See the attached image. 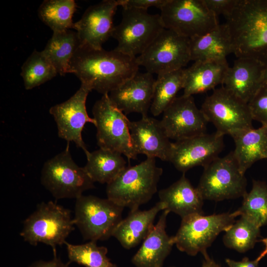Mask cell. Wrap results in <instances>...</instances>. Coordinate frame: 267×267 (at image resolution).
<instances>
[{
  "mask_svg": "<svg viewBox=\"0 0 267 267\" xmlns=\"http://www.w3.org/2000/svg\"><path fill=\"white\" fill-rule=\"evenodd\" d=\"M208 8L218 17L222 15L225 18L232 12L237 0H203Z\"/></svg>",
  "mask_w": 267,
  "mask_h": 267,
  "instance_id": "cell-36",
  "label": "cell"
},
{
  "mask_svg": "<svg viewBox=\"0 0 267 267\" xmlns=\"http://www.w3.org/2000/svg\"><path fill=\"white\" fill-rule=\"evenodd\" d=\"M97 143L100 148L118 152L129 161L136 159L131 143L130 120L111 101L109 93L102 95L92 108Z\"/></svg>",
  "mask_w": 267,
  "mask_h": 267,
  "instance_id": "cell-12",
  "label": "cell"
},
{
  "mask_svg": "<svg viewBox=\"0 0 267 267\" xmlns=\"http://www.w3.org/2000/svg\"><path fill=\"white\" fill-rule=\"evenodd\" d=\"M91 89L81 84L76 92L67 100L52 106L49 113L56 122L59 137L68 142H74L81 148L86 156L89 153L82 135V131L87 123L95 125L94 118H90L87 113L86 102Z\"/></svg>",
  "mask_w": 267,
  "mask_h": 267,
  "instance_id": "cell-14",
  "label": "cell"
},
{
  "mask_svg": "<svg viewBox=\"0 0 267 267\" xmlns=\"http://www.w3.org/2000/svg\"><path fill=\"white\" fill-rule=\"evenodd\" d=\"M184 84V69L158 75L150 108L152 114L157 116L163 113L183 89Z\"/></svg>",
  "mask_w": 267,
  "mask_h": 267,
  "instance_id": "cell-29",
  "label": "cell"
},
{
  "mask_svg": "<svg viewBox=\"0 0 267 267\" xmlns=\"http://www.w3.org/2000/svg\"><path fill=\"white\" fill-rule=\"evenodd\" d=\"M242 205L237 210L239 216H244L261 227L267 224V184L253 180L249 193L243 197Z\"/></svg>",
  "mask_w": 267,
  "mask_h": 267,
  "instance_id": "cell-32",
  "label": "cell"
},
{
  "mask_svg": "<svg viewBox=\"0 0 267 267\" xmlns=\"http://www.w3.org/2000/svg\"><path fill=\"white\" fill-rule=\"evenodd\" d=\"M124 208L107 198L82 195L76 199L74 224L84 239L106 240L123 219Z\"/></svg>",
  "mask_w": 267,
  "mask_h": 267,
  "instance_id": "cell-7",
  "label": "cell"
},
{
  "mask_svg": "<svg viewBox=\"0 0 267 267\" xmlns=\"http://www.w3.org/2000/svg\"><path fill=\"white\" fill-rule=\"evenodd\" d=\"M225 262L228 267H258L259 262L256 259L250 260L248 258L245 257L240 261L226 259Z\"/></svg>",
  "mask_w": 267,
  "mask_h": 267,
  "instance_id": "cell-39",
  "label": "cell"
},
{
  "mask_svg": "<svg viewBox=\"0 0 267 267\" xmlns=\"http://www.w3.org/2000/svg\"><path fill=\"white\" fill-rule=\"evenodd\" d=\"M156 80L148 72H137L109 94L111 102L125 115L147 116L152 103Z\"/></svg>",
  "mask_w": 267,
  "mask_h": 267,
  "instance_id": "cell-18",
  "label": "cell"
},
{
  "mask_svg": "<svg viewBox=\"0 0 267 267\" xmlns=\"http://www.w3.org/2000/svg\"><path fill=\"white\" fill-rule=\"evenodd\" d=\"M233 53L267 65V0H237L225 18Z\"/></svg>",
  "mask_w": 267,
  "mask_h": 267,
  "instance_id": "cell-2",
  "label": "cell"
},
{
  "mask_svg": "<svg viewBox=\"0 0 267 267\" xmlns=\"http://www.w3.org/2000/svg\"><path fill=\"white\" fill-rule=\"evenodd\" d=\"M239 217L237 212L204 216L193 214L181 219L180 225L173 236L178 249L194 256L207 251L218 235L226 231Z\"/></svg>",
  "mask_w": 267,
  "mask_h": 267,
  "instance_id": "cell-8",
  "label": "cell"
},
{
  "mask_svg": "<svg viewBox=\"0 0 267 267\" xmlns=\"http://www.w3.org/2000/svg\"><path fill=\"white\" fill-rule=\"evenodd\" d=\"M201 110L208 122L215 126L216 132L223 135L232 137L253 128L248 103L222 86L207 96Z\"/></svg>",
  "mask_w": 267,
  "mask_h": 267,
  "instance_id": "cell-10",
  "label": "cell"
},
{
  "mask_svg": "<svg viewBox=\"0 0 267 267\" xmlns=\"http://www.w3.org/2000/svg\"><path fill=\"white\" fill-rule=\"evenodd\" d=\"M162 173L154 158H147L137 165L127 166L107 184V198L130 211L138 209L156 193Z\"/></svg>",
  "mask_w": 267,
  "mask_h": 267,
  "instance_id": "cell-3",
  "label": "cell"
},
{
  "mask_svg": "<svg viewBox=\"0 0 267 267\" xmlns=\"http://www.w3.org/2000/svg\"><path fill=\"white\" fill-rule=\"evenodd\" d=\"M253 120L267 125V82L264 81L256 93L248 103Z\"/></svg>",
  "mask_w": 267,
  "mask_h": 267,
  "instance_id": "cell-35",
  "label": "cell"
},
{
  "mask_svg": "<svg viewBox=\"0 0 267 267\" xmlns=\"http://www.w3.org/2000/svg\"><path fill=\"white\" fill-rule=\"evenodd\" d=\"M260 241L264 244L265 248L256 259L258 262H260L264 257L267 255V237L264 238Z\"/></svg>",
  "mask_w": 267,
  "mask_h": 267,
  "instance_id": "cell-41",
  "label": "cell"
},
{
  "mask_svg": "<svg viewBox=\"0 0 267 267\" xmlns=\"http://www.w3.org/2000/svg\"><path fill=\"white\" fill-rule=\"evenodd\" d=\"M21 75L26 89H31L55 77L57 72L43 51L35 50L22 66Z\"/></svg>",
  "mask_w": 267,
  "mask_h": 267,
  "instance_id": "cell-33",
  "label": "cell"
},
{
  "mask_svg": "<svg viewBox=\"0 0 267 267\" xmlns=\"http://www.w3.org/2000/svg\"><path fill=\"white\" fill-rule=\"evenodd\" d=\"M95 241L82 244H65L69 263L75 262L85 267H118L107 256L108 249L99 246Z\"/></svg>",
  "mask_w": 267,
  "mask_h": 267,
  "instance_id": "cell-34",
  "label": "cell"
},
{
  "mask_svg": "<svg viewBox=\"0 0 267 267\" xmlns=\"http://www.w3.org/2000/svg\"><path fill=\"white\" fill-rule=\"evenodd\" d=\"M265 67L256 60L237 58L229 67L222 86L248 103L264 82Z\"/></svg>",
  "mask_w": 267,
  "mask_h": 267,
  "instance_id": "cell-20",
  "label": "cell"
},
{
  "mask_svg": "<svg viewBox=\"0 0 267 267\" xmlns=\"http://www.w3.org/2000/svg\"><path fill=\"white\" fill-rule=\"evenodd\" d=\"M160 9L164 28L188 39L204 35L220 25L218 16L203 0H168Z\"/></svg>",
  "mask_w": 267,
  "mask_h": 267,
  "instance_id": "cell-11",
  "label": "cell"
},
{
  "mask_svg": "<svg viewBox=\"0 0 267 267\" xmlns=\"http://www.w3.org/2000/svg\"><path fill=\"white\" fill-rule=\"evenodd\" d=\"M202 254L204 258L202 267H221L209 256L207 251L203 252Z\"/></svg>",
  "mask_w": 267,
  "mask_h": 267,
  "instance_id": "cell-40",
  "label": "cell"
},
{
  "mask_svg": "<svg viewBox=\"0 0 267 267\" xmlns=\"http://www.w3.org/2000/svg\"><path fill=\"white\" fill-rule=\"evenodd\" d=\"M223 136L216 132L172 142L169 162L183 173L196 166L204 167L219 157L224 147Z\"/></svg>",
  "mask_w": 267,
  "mask_h": 267,
  "instance_id": "cell-16",
  "label": "cell"
},
{
  "mask_svg": "<svg viewBox=\"0 0 267 267\" xmlns=\"http://www.w3.org/2000/svg\"><path fill=\"white\" fill-rule=\"evenodd\" d=\"M136 59L152 74L183 69L191 61L189 39L165 28Z\"/></svg>",
  "mask_w": 267,
  "mask_h": 267,
  "instance_id": "cell-13",
  "label": "cell"
},
{
  "mask_svg": "<svg viewBox=\"0 0 267 267\" xmlns=\"http://www.w3.org/2000/svg\"><path fill=\"white\" fill-rule=\"evenodd\" d=\"M118 6L119 0H104L86 10L74 27L81 44L96 49L102 48L103 44L112 37L115 27L113 17Z\"/></svg>",
  "mask_w": 267,
  "mask_h": 267,
  "instance_id": "cell-17",
  "label": "cell"
},
{
  "mask_svg": "<svg viewBox=\"0 0 267 267\" xmlns=\"http://www.w3.org/2000/svg\"><path fill=\"white\" fill-rule=\"evenodd\" d=\"M264 81L267 82V65L265 66L264 72Z\"/></svg>",
  "mask_w": 267,
  "mask_h": 267,
  "instance_id": "cell-42",
  "label": "cell"
},
{
  "mask_svg": "<svg viewBox=\"0 0 267 267\" xmlns=\"http://www.w3.org/2000/svg\"><path fill=\"white\" fill-rule=\"evenodd\" d=\"M191 60L207 61L226 59L233 53L228 29L224 23L211 31L189 39Z\"/></svg>",
  "mask_w": 267,
  "mask_h": 267,
  "instance_id": "cell-25",
  "label": "cell"
},
{
  "mask_svg": "<svg viewBox=\"0 0 267 267\" xmlns=\"http://www.w3.org/2000/svg\"><path fill=\"white\" fill-rule=\"evenodd\" d=\"M129 129L133 148L137 156L142 154L147 158L157 157L169 161L172 142L166 135L160 122L148 115L140 120L130 121Z\"/></svg>",
  "mask_w": 267,
  "mask_h": 267,
  "instance_id": "cell-19",
  "label": "cell"
},
{
  "mask_svg": "<svg viewBox=\"0 0 267 267\" xmlns=\"http://www.w3.org/2000/svg\"><path fill=\"white\" fill-rule=\"evenodd\" d=\"M42 184L56 199L78 198L94 188V181L84 167L72 158L69 142L65 149L46 161L42 169Z\"/></svg>",
  "mask_w": 267,
  "mask_h": 267,
  "instance_id": "cell-5",
  "label": "cell"
},
{
  "mask_svg": "<svg viewBox=\"0 0 267 267\" xmlns=\"http://www.w3.org/2000/svg\"><path fill=\"white\" fill-rule=\"evenodd\" d=\"M165 209V203L159 201L147 210L138 209L130 211L127 217L122 219L117 225L112 236L126 249L135 247L150 233L158 213Z\"/></svg>",
  "mask_w": 267,
  "mask_h": 267,
  "instance_id": "cell-22",
  "label": "cell"
},
{
  "mask_svg": "<svg viewBox=\"0 0 267 267\" xmlns=\"http://www.w3.org/2000/svg\"><path fill=\"white\" fill-rule=\"evenodd\" d=\"M138 67L136 57L81 44L70 61V73L103 95L134 76Z\"/></svg>",
  "mask_w": 267,
  "mask_h": 267,
  "instance_id": "cell-1",
  "label": "cell"
},
{
  "mask_svg": "<svg viewBox=\"0 0 267 267\" xmlns=\"http://www.w3.org/2000/svg\"><path fill=\"white\" fill-rule=\"evenodd\" d=\"M81 45L77 32L71 30L55 32L42 51L55 67L57 74L70 73V63Z\"/></svg>",
  "mask_w": 267,
  "mask_h": 267,
  "instance_id": "cell-27",
  "label": "cell"
},
{
  "mask_svg": "<svg viewBox=\"0 0 267 267\" xmlns=\"http://www.w3.org/2000/svg\"><path fill=\"white\" fill-rule=\"evenodd\" d=\"M163 114L160 122L169 139L177 141L206 133L208 122L193 96L177 97Z\"/></svg>",
  "mask_w": 267,
  "mask_h": 267,
  "instance_id": "cell-15",
  "label": "cell"
},
{
  "mask_svg": "<svg viewBox=\"0 0 267 267\" xmlns=\"http://www.w3.org/2000/svg\"><path fill=\"white\" fill-rule=\"evenodd\" d=\"M204 168L196 187L204 200L236 199L247 193L245 175L240 171L232 152L217 157Z\"/></svg>",
  "mask_w": 267,
  "mask_h": 267,
  "instance_id": "cell-9",
  "label": "cell"
},
{
  "mask_svg": "<svg viewBox=\"0 0 267 267\" xmlns=\"http://www.w3.org/2000/svg\"></svg>",
  "mask_w": 267,
  "mask_h": 267,
  "instance_id": "cell-43",
  "label": "cell"
},
{
  "mask_svg": "<svg viewBox=\"0 0 267 267\" xmlns=\"http://www.w3.org/2000/svg\"><path fill=\"white\" fill-rule=\"evenodd\" d=\"M122 155L118 152L99 148L86 156L87 163L84 168L94 182L107 184L127 167Z\"/></svg>",
  "mask_w": 267,
  "mask_h": 267,
  "instance_id": "cell-28",
  "label": "cell"
},
{
  "mask_svg": "<svg viewBox=\"0 0 267 267\" xmlns=\"http://www.w3.org/2000/svg\"><path fill=\"white\" fill-rule=\"evenodd\" d=\"M160 201L165 203L166 209L181 219L193 214H204V199L183 173L180 178L158 193Z\"/></svg>",
  "mask_w": 267,
  "mask_h": 267,
  "instance_id": "cell-24",
  "label": "cell"
},
{
  "mask_svg": "<svg viewBox=\"0 0 267 267\" xmlns=\"http://www.w3.org/2000/svg\"><path fill=\"white\" fill-rule=\"evenodd\" d=\"M240 218L226 230L223 242L227 248L244 253L253 248L260 237V227L244 216Z\"/></svg>",
  "mask_w": 267,
  "mask_h": 267,
  "instance_id": "cell-31",
  "label": "cell"
},
{
  "mask_svg": "<svg viewBox=\"0 0 267 267\" xmlns=\"http://www.w3.org/2000/svg\"><path fill=\"white\" fill-rule=\"evenodd\" d=\"M77 5L74 0H46L41 4L38 15L53 32L74 29L72 20Z\"/></svg>",
  "mask_w": 267,
  "mask_h": 267,
  "instance_id": "cell-30",
  "label": "cell"
},
{
  "mask_svg": "<svg viewBox=\"0 0 267 267\" xmlns=\"http://www.w3.org/2000/svg\"><path fill=\"white\" fill-rule=\"evenodd\" d=\"M120 6L147 10L150 7L161 9L168 0H119Z\"/></svg>",
  "mask_w": 267,
  "mask_h": 267,
  "instance_id": "cell-37",
  "label": "cell"
},
{
  "mask_svg": "<svg viewBox=\"0 0 267 267\" xmlns=\"http://www.w3.org/2000/svg\"><path fill=\"white\" fill-rule=\"evenodd\" d=\"M170 212L164 210L157 223L143 241L132 259L136 267H163L174 244L173 236L166 231L167 218Z\"/></svg>",
  "mask_w": 267,
  "mask_h": 267,
  "instance_id": "cell-21",
  "label": "cell"
},
{
  "mask_svg": "<svg viewBox=\"0 0 267 267\" xmlns=\"http://www.w3.org/2000/svg\"><path fill=\"white\" fill-rule=\"evenodd\" d=\"M69 263H63L56 256L50 261H39L33 263L29 267H69Z\"/></svg>",
  "mask_w": 267,
  "mask_h": 267,
  "instance_id": "cell-38",
  "label": "cell"
},
{
  "mask_svg": "<svg viewBox=\"0 0 267 267\" xmlns=\"http://www.w3.org/2000/svg\"><path fill=\"white\" fill-rule=\"evenodd\" d=\"M232 138L235 143L232 152L242 174L256 162L267 159V125L241 132Z\"/></svg>",
  "mask_w": 267,
  "mask_h": 267,
  "instance_id": "cell-26",
  "label": "cell"
},
{
  "mask_svg": "<svg viewBox=\"0 0 267 267\" xmlns=\"http://www.w3.org/2000/svg\"><path fill=\"white\" fill-rule=\"evenodd\" d=\"M164 29L160 14H150L146 9L123 7L121 21L115 26L112 35L118 42L114 49L136 57L145 50Z\"/></svg>",
  "mask_w": 267,
  "mask_h": 267,
  "instance_id": "cell-6",
  "label": "cell"
},
{
  "mask_svg": "<svg viewBox=\"0 0 267 267\" xmlns=\"http://www.w3.org/2000/svg\"><path fill=\"white\" fill-rule=\"evenodd\" d=\"M229 67L226 59L194 61L184 69L183 95L192 96L222 85Z\"/></svg>",
  "mask_w": 267,
  "mask_h": 267,
  "instance_id": "cell-23",
  "label": "cell"
},
{
  "mask_svg": "<svg viewBox=\"0 0 267 267\" xmlns=\"http://www.w3.org/2000/svg\"><path fill=\"white\" fill-rule=\"evenodd\" d=\"M74 225L71 211L50 201L37 206L24 221L20 234L32 245L43 243L51 246L56 256V246L65 244Z\"/></svg>",
  "mask_w": 267,
  "mask_h": 267,
  "instance_id": "cell-4",
  "label": "cell"
}]
</instances>
